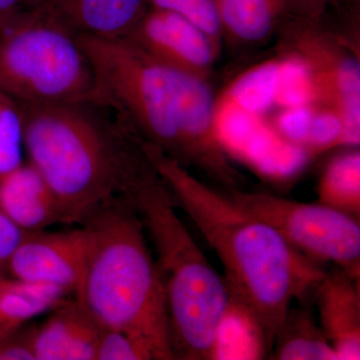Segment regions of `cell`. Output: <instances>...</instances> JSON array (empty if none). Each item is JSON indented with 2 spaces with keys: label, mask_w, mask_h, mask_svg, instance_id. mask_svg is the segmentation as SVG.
<instances>
[{
  "label": "cell",
  "mask_w": 360,
  "mask_h": 360,
  "mask_svg": "<svg viewBox=\"0 0 360 360\" xmlns=\"http://www.w3.org/2000/svg\"><path fill=\"white\" fill-rule=\"evenodd\" d=\"M149 7L165 9L184 16L217 41L222 27L214 0H148Z\"/></svg>",
  "instance_id": "obj_21"
},
{
  "label": "cell",
  "mask_w": 360,
  "mask_h": 360,
  "mask_svg": "<svg viewBox=\"0 0 360 360\" xmlns=\"http://www.w3.org/2000/svg\"><path fill=\"white\" fill-rule=\"evenodd\" d=\"M96 360H155L153 350L131 333L103 328Z\"/></svg>",
  "instance_id": "obj_22"
},
{
  "label": "cell",
  "mask_w": 360,
  "mask_h": 360,
  "mask_svg": "<svg viewBox=\"0 0 360 360\" xmlns=\"http://www.w3.org/2000/svg\"><path fill=\"white\" fill-rule=\"evenodd\" d=\"M158 63L203 78L215 58V42L184 16L149 7L124 37Z\"/></svg>",
  "instance_id": "obj_9"
},
{
  "label": "cell",
  "mask_w": 360,
  "mask_h": 360,
  "mask_svg": "<svg viewBox=\"0 0 360 360\" xmlns=\"http://www.w3.org/2000/svg\"><path fill=\"white\" fill-rule=\"evenodd\" d=\"M20 104L28 163L51 187L63 224L80 226L123 195L146 163L135 137L101 104Z\"/></svg>",
  "instance_id": "obj_3"
},
{
  "label": "cell",
  "mask_w": 360,
  "mask_h": 360,
  "mask_svg": "<svg viewBox=\"0 0 360 360\" xmlns=\"http://www.w3.org/2000/svg\"><path fill=\"white\" fill-rule=\"evenodd\" d=\"M236 205L269 224L295 250L319 264H331L360 281L359 219L319 202L229 189Z\"/></svg>",
  "instance_id": "obj_7"
},
{
  "label": "cell",
  "mask_w": 360,
  "mask_h": 360,
  "mask_svg": "<svg viewBox=\"0 0 360 360\" xmlns=\"http://www.w3.org/2000/svg\"><path fill=\"white\" fill-rule=\"evenodd\" d=\"M278 68L276 61L251 68L232 84L227 101L252 115H262L276 103Z\"/></svg>",
  "instance_id": "obj_18"
},
{
  "label": "cell",
  "mask_w": 360,
  "mask_h": 360,
  "mask_svg": "<svg viewBox=\"0 0 360 360\" xmlns=\"http://www.w3.org/2000/svg\"><path fill=\"white\" fill-rule=\"evenodd\" d=\"M80 226L86 250L75 297L101 328L137 336L155 360L175 359L165 284L132 201L116 196Z\"/></svg>",
  "instance_id": "obj_4"
},
{
  "label": "cell",
  "mask_w": 360,
  "mask_h": 360,
  "mask_svg": "<svg viewBox=\"0 0 360 360\" xmlns=\"http://www.w3.org/2000/svg\"><path fill=\"white\" fill-rule=\"evenodd\" d=\"M271 354L277 360H338L321 326L305 307L288 310Z\"/></svg>",
  "instance_id": "obj_14"
},
{
  "label": "cell",
  "mask_w": 360,
  "mask_h": 360,
  "mask_svg": "<svg viewBox=\"0 0 360 360\" xmlns=\"http://www.w3.org/2000/svg\"><path fill=\"white\" fill-rule=\"evenodd\" d=\"M314 113L309 105L285 108L277 120V129L291 143H304L309 136Z\"/></svg>",
  "instance_id": "obj_25"
},
{
  "label": "cell",
  "mask_w": 360,
  "mask_h": 360,
  "mask_svg": "<svg viewBox=\"0 0 360 360\" xmlns=\"http://www.w3.org/2000/svg\"><path fill=\"white\" fill-rule=\"evenodd\" d=\"M22 0H0V26L4 21L18 11V6Z\"/></svg>",
  "instance_id": "obj_28"
},
{
  "label": "cell",
  "mask_w": 360,
  "mask_h": 360,
  "mask_svg": "<svg viewBox=\"0 0 360 360\" xmlns=\"http://www.w3.org/2000/svg\"><path fill=\"white\" fill-rule=\"evenodd\" d=\"M0 206L25 232L45 231L51 225L63 224L51 187L28 162L0 175Z\"/></svg>",
  "instance_id": "obj_13"
},
{
  "label": "cell",
  "mask_w": 360,
  "mask_h": 360,
  "mask_svg": "<svg viewBox=\"0 0 360 360\" xmlns=\"http://www.w3.org/2000/svg\"><path fill=\"white\" fill-rule=\"evenodd\" d=\"M315 99L312 68L302 58H288L279 63L276 103L284 108L309 105Z\"/></svg>",
  "instance_id": "obj_19"
},
{
  "label": "cell",
  "mask_w": 360,
  "mask_h": 360,
  "mask_svg": "<svg viewBox=\"0 0 360 360\" xmlns=\"http://www.w3.org/2000/svg\"><path fill=\"white\" fill-rule=\"evenodd\" d=\"M0 274H1V272H0Z\"/></svg>",
  "instance_id": "obj_30"
},
{
  "label": "cell",
  "mask_w": 360,
  "mask_h": 360,
  "mask_svg": "<svg viewBox=\"0 0 360 360\" xmlns=\"http://www.w3.org/2000/svg\"><path fill=\"white\" fill-rule=\"evenodd\" d=\"M70 295L46 284L0 276V329L18 328L56 307Z\"/></svg>",
  "instance_id": "obj_15"
},
{
  "label": "cell",
  "mask_w": 360,
  "mask_h": 360,
  "mask_svg": "<svg viewBox=\"0 0 360 360\" xmlns=\"http://www.w3.org/2000/svg\"><path fill=\"white\" fill-rule=\"evenodd\" d=\"M176 207L181 208L224 267L231 311L271 354L293 300H307L326 274L269 224L196 179L160 150L141 143Z\"/></svg>",
  "instance_id": "obj_1"
},
{
  "label": "cell",
  "mask_w": 360,
  "mask_h": 360,
  "mask_svg": "<svg viewBox=\"0 0 360 360\" xmlns=\"http://www.w3.org/2000/svg\"><path fill=\"white\" fill-rule=\"evenodd\" d=\"M222 30L245 41H259L284 13L283 0H214Z\"/></svg>",
  "instance_id": "obj_16"
},
{
  "label": "cell",
  "mask_w": 360,
  "mask_h": 360,
  "mask_svg": "<svg viewBox=\"0 0 360 360\" xmlns=\"http://www.w3.org/2000/svg\"><path fill=\"white\" fill-rule=\"evenodd\" d=\"M96 79L77 34L49 15L16 11L0 26V90L20 103L94 101Z\"/></svg>",
  "instance_id": "obj_6"
},
{
  "label": "cell",
  "mask_w": 360,
  "mask_h": 360,
  "mask_svg": "<svg viewBox=\"0 0 360 360\" xmlns=\"http://www.w3.org/2000/svg\"><path fill=\"white\" fill-rule=\"evenodd\" d=\"M124 195L134 203L155 250L175 359H219L220 336L231 311L224 278L180 219L148 158Z\"/></svg>",
  "instance_id": "obj_5"
},
{
  "label": "cell",
  "mask_w": 360,
  "mask_h": 360,
  "mask_svg": "<svg viewBox=\"0 0 360 360\" xmlns=\"http://www.w3.org/2000/svg\"><path fill=\"white\" fill-rule=\"evenodd\" d=\"M77 35L124 39L148 8V0H30Z\"/></svg>",
  "instance_id": "obj_10"
},
{
  "label": "cell",
  "mask_w": 360,
  "mask_h": 360,
  "mask_svg": "<svg viewBox=\"0 0 360 360\" xmlns=\"http://www.w3.org/2000/svg\"><path fill=\"white\" fill-rule=\"evenodd\" d=\"M359 283L335 266L314 291L319 326L338 360L360 359Z\"/></svg>",
  "instance_id": "obj_11"
},
{
  "label": "cell",
  "mask_w": 360,
  "mask_h": 360,
  "mask_svg": "<svg viewBox=\"0 0 360 360\" xmlns=\"http://www.w3.org/2000/svg\"><path fill=\"white\" fill-rule=\"evenodd\" d=\"M86 233L71 231L26 232L7 260L11 278L46 284L75 295L84 272Z\"/></svg>",
  "instance_id": "obj_8"
},
{
  "label": "cell",
  "mask_w": 360,
  "mask_h": 360,
  "mask_svg": "<svg viewBox=\"0 0 360 360\" xmlns=\"http://www.w3.org/2000/svg\"><path fill=\"white\" fill-rule=\"evenodd\" d=\"M22 148L20 104L0 90V175L23 163Z\"/></svg>",
  "instance_id": "obj_20"
},
{
  "label": "cell",
  "mask_w": 360,
  "mask_h": 360,
  "mask_svg": "<svg viewBox=\"0 0 360 360\" xmlns=\"http://www.w3.org/2000/svg\"><path fill=\"white\" fill-rule=\"evenodd\" d=\"M94 73V103L137 141L229 188L238 174L225 156L217 106L202 77L158 63L127 39L77 35Z\"/></svg>",
  "instance_id": "obj_2"
},
{
  "label": "cell",
  "mask_w": 360,
  "mask_h": 360,
  "mask_svg": "<svg viewBox=\"0 0 360 360\" xmlns=\"http://www.w3.org/2000/svg\"><path fill=\"white\" fill-rule=\"evenodd\" d=\"M34 326L35 360H96L103 328L77 298L63 300Z\"/></svg>",
  "instance_id": "obj_12"
},
{
  "label": "cell",
  "mask_w": 360,
  "mask_h": 360,
  "mask_svg": "<svg viewBox=\"0 0 360 360\" xmlns=\"http://www.w3.org/2000/svg\"><path fill=\"white\" fill-rule=\"evenodd\" d=\"M317 202L360 219V155L336 156L326 167L317 187Z\"/></svg>",
  "instance_id": "obj_17"
},
{
  "label": "cell",
  "mask_w": 360,
  "mask_h": 360,
  "mask_svg": "<svg viewBox=\"0 0 360 360\" xmlns=\"http://www.w3.org/2000/svg\"><path fill=\"white\" fill-rule=\"evenodd\" d=\"M333 0H283L284 8L302 15H316Z\"/></svg>",
  "instance_id": "obj_27"
},
{
  "label": "cell",
  "mask_w": 360,
  "mask_h": 360,
  "mask_svg": "<svg viewBox=\"0 0 360 360\" xmlns=\"http://www.w3.org/2000/svg\"><path fill=\"white\" fill-rule=\"evenodd\" d=\"M2 276V274H0V276Z\"/></svg>",
  "instance_id": "obj_29"
},
{
  "label": "cell",
  "mask_w": 360,
  "mask_h": 360,
  "mask_svg": "<svg viewBox=\"0 0 360 360\" xmlns=\"http://www.w3.org/2000/svg\"><path fill=\"white\" fill-rule=\"evenodd\" d=\"M343 125L335 110L314 113L307 142L317 148H330L342 143Z\"/></svg>",
  "instance_id": "obj_23"
},
{
  "label": "cell",
  "mask_w": 360,
  "mask_h": 360,
  "mask_svg": "<svg viewBox=\"0 0 360 360\" xmlns=\"http://www.w3.org/2000/svg\"><path fill=\"white\" fill-rule=\"evenodd\" d=\"M34 326L0 329V360H35L33 352Z\"/></svg>",
  "instance_id": "obj_24"
},
{
  "label": "cell",
  "mask_w": 360,
  "mask_h": 360,
  "mask_svg": "<svg viewBox=\"0 0 360 360\" xmlns=\"http://www.w3.org/2000/svg\"><path fill=\"white\" fill-rule=\"evenodd\" d=\"M25 233L9 219L0 206V272L6 271L7 260Z\"/></svg>",
  "instance_id": "obj_26"
}]
</instances>
